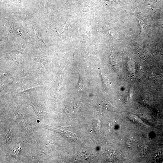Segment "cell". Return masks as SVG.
<instances>
[{
  "mask_svg": "<svg viewBox=\"0 0 163 163\" xmlns=\"http://www.w3.org/2000/svg\"><path fill=\"white\" fill-rule=\"evenodd\" d=\"M133 14L138 18L139 22L140 32L138 36L140 37L143 38L149 30V26L147 24L146 18L143 13L136 10L133 11Z\"/></svg>",
  "mask_w": 163,
  "mask_h": 163,
  "instance_id": "obj_1",
  "label": "cell"
},
{
  "mask_svg": "<svg viewBox=\"0 0 163 163\" xmlns=\"http://www.w3.org/2000/svg\"><path fill=\"white\" fill-rule=\"evenodd\" d=\"M99 110L101 111H116L117 109L110 103L108 101L101 103L97 107Z\"/></svg>",
  "mask_w": 163,
  "mask_h": 163,
  "instance_id": "obj_2",
  "label": "cell"
},
{
  "mask_svg": "<svg viewBox=\"0 0 163 163\" xmlns=\"http://www.w3.org/2000/svg\"><path fill=\"white\" fill-rule=\"evenodd\" d=\"M78 75L79 76V82L78 84V90L79 91H81L83 89V85L82 83V79H81V78L80 77V75L78 73Z\"/></svg>",
  "mask_w": 163,
  "mask_h": 163,
  "instance_id": "obj_3",
  "label": "cell"
}]
</instances>
